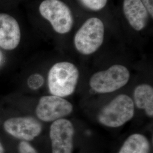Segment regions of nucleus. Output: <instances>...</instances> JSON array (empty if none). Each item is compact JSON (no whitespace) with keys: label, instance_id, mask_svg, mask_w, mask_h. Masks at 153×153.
<instances>
[{"label":"nucleus","instance_id":"4468645a","mask_svg":"<svg viewBox=\"0 0 153 153\" xmlns=\"http://www.w3.org/2000/svg\"><path fill=\"white\" fill-rule=\"evenodd\" d=\"M44 83L43 76L39 74H33L28 77L27 85L32 90H38L41 88Z\"/></svg>","mask_w":153,"mask_h":153},{"label":"nucleus","instance_id":"423d86ee","mask_svg":"<svg viewBox=\"0 0 153 153\" xmlns=\"http://www.w3.org/2000/svg\"><path fill=\"white\" fill-rule=\"evenodd\" d=\"M73 110L71 102L55 95L44 96L40 99L36 108V114L40 120L51 122L63 119Z\"/></svg>","mask_w":153,"mask_h":153},{"label":"nucleus","instance_id":"f257e3e1","mask_svg":"<svg viewBox=\"0 0 153 153\" xmlns=\"http://www.w3.org/2000/svg\"><path fill=\"white\" fill-rule=\"evenodd\" d=\"M79 79V71L71 62L63 61L54 64L48 75L49 92L61 98L74 92Z\"/></svg>","mask_w":153,"mask_h":153},{"label":"nucleus","instance_id":"1a4fd4ad","mask_svg":"<svg viewBox=\"0 0 153 153\" xmlns=\"http://www.w3.org/2000/svg\"><path fill=\"white\" fill-rule=\"evenodd\" d=\"M21 30L16 19L5 13H0V47L5 50L16 48L20 43Z\"/></svg>","mask_w":153,"mask_h":153},{"label":"nucleus","instance_id":"7ed1b4c3","mask_svg":"<svg viewBox=\"0 0 153 153\" xmlns=\"http://www.w3.org/2000/svg\"><path fill=\"white\" fill-rule=\"evenodd\" d=\"M104 37V26L98 18L88 19L76 32L74 44L82 55H91L101 47Z\"/></svg>","mask_w":153,"mask_h":153},{"label":"nucleus","instance_id":"f8f14e48","mask_svg":"<svg viewBox=\"0 0 153 153\" xmlns=\"http://www.w3.org/2000/svg\"><path fill=\"white\" fill-rule=\"evenodd\" d=\"M150 148V142L146 137L134 133L126 140L119 153H149Z\"/></svg>","mask_w":153,"mask_h":153},{"label":"nucleus","instance_id":"20e7f679","mask_svg":"<svg viewBox=\"0 0 153 153\" xmlns=\"http://www.w3.org/2000/svg\"><path fill=\"white\" fill-rule=\"evenodd\" d=\"M130 73L126 66L115 64L107 70L94 73L90 79V86L99 94L114 92L126 85L129 80Z\"/></svg>","mask_w":153,"mask_h":153},{"label":"nucleus","instance_id":"dca6fc26","mask_svg":"<svg viewBox=\"0 0 153 153\" xmlns=\"http://www.w3.org/2000/svg\"><path fill=\"white\" fill-rule=\"evenodd\" d=\"M141 1L146 9L148 13L153 18V0H141Z\"/></svg>","mask_w":153,"mask_h":153},{"label":"nucleus","instance_id":"f03ea898","mask_svg":"<svg viewBox=\"0 0 153 153\" xmlns=\"http://www.w3.org/2000/svg\"><path fill=\"white\" fill-rule=\"evenodd\" d=\"M134 114V104L126 94H120L104 106L98 115L99 122L109 128H118L131 120Z\"/></svg>","mask_w":153,"mask_h":153},{"label":"nucleus","instance_id":"6e6552de","mask_svg":"<svg viewBox=\"0 0 153 153\" xmlns=\"http://www.w3.org/2000/svg\"><path fill=\"white\" fill-rule=\"evenodd\" d=\"M5 131L13 137L23 141H32L42 131V126L38 120L31 116L9 119L4 124Z\"/></svg>","mask_w":153,"mask_h":153},{"label":"nucleus","instance_id":"9b49d317","mask_svg":"<svg viewBox=\"0 0 153 153\" xmlns=\"http://www.w3.org/2000/svg\"><path fill=\"white\" fill-rule=\"evenodd\" d=\"M134 104L138 108L145 111L149 117L153 116V88L150 85L142 83L135 88L133 93Z\"/></svg>","mask_w":153,"mask_h":153},{"label":"nucleus","instance_id":"ddd939ff","mask_svg":"<svg viewBox=\"0 0 153 153\" xmlns=\"http://www.w3.org/2000/svg\"><path fill=\"white\" fill-rule=\"evenodd\" d=\"M80 1L86 7L93 11L102 10L107 3V0H80Z\"/></svg>","mask_w":153,"mask_h":153},{"label":"nucleus","instance_id":"2eb2a0df","mask_svg":"<svg viewBox=\"0 0 153 153\" xmlns=\"http://www.w3.org/2000/svg\"><path fill=\"white\" fill-rule=\"evenodd\" d=\"M18 150L19 153H38L30 143L25 141H22L19 143Z\"/></svg>","mask_w":153,"mask_h":153},{"label":"nucleus","instance_id":"f3484780","mask_svg":"<svg viewBox=\"0 0 153 153\" xmlns=\"http://www.w3.org/2000/svg\"><path fill=\"white\" fill-rule=\"evenodd\" d=\"M5 153V150L4 148L3 147L2 143L0 142V153Z\"/></svg>","mask_w":153,"mask_h":153},{"label":"nucleus","instance_id":"39448f33","mask_svg":"<svg viewBox=\"0 0 153 153\" xmlns=\"http://www.w3.org/2000/svg\"><path fill=\"white\" fill-rule=\"evenodd\" d=\"M41 16L49 21L56 33L65 34L73 27L74 19L71 9L60 0H44L39 6Z\"/></svg>","mask_w":153,"mask_h":153},{"label":"nucleus","instance_id":"0eeeda50","mask_svg":"<svg viewBox=\"0 0 153 153\" xmlns=\"http://www.w3.org/2000/svg\"><path fill=\"white\" fill-rule=\"evenodd\" d=\"M74 128L71 121L60 119L50 127L49 137L52 153H72Z\"/></svg>","mask_w":153,"mask_h":153},{"label":"nucleus","instance_id":"9d476101","mask_svg":"<svg viewBox=\"0 0 153 153\" xmlns=\"http://www.w3.org/2000/svg\"><path fill=\"white\" fill-rule=\"evenodd\" d=\"M123 11L129 23L135 30L139 31L145 27L149 13L141 0H124Z\"/></svg>","mask_w":153,"mask_h":153}]
</instances>
